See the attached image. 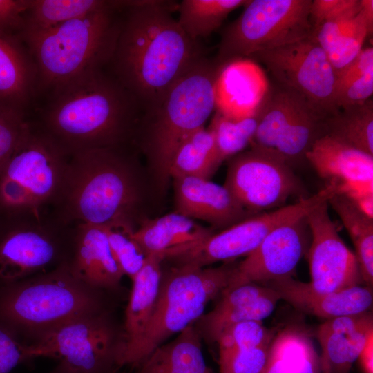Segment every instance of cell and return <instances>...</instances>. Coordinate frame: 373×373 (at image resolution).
<instances>
[{
    "label": "cell",
    "instance_id": "40",
    "mask_svg": "<svg viewBox=\"0 0 373 373\" xmlns=\"http://www.w3.org/2000/svg\"><path fill=\"white\" fill-rule=\"evenodd\" d=\"M373 93V69L338 83L335 102L338 109L364 103Z\"/></svg>",
    "mask_w": 373,
    "mask_h": 373
},
{
    "label": "cell",
    "instance_id": "22",
    "mask_svg": "<svg viewBox=\"0 0 373 373\" xmlns=\"http://www.w3.org/2000/svg\"><path fill=\"white\" fill-rule=\"evenodd\" d=\"M306 162L336 191L353 182L373 181V155L330 135L314 142L306 154Z\"/></svg>",
    "mask_w": 373,
    "mask_h": 373
},
{
    "label": "cell",
    "instance_id": "15",
    "mask_svg": "<svg viewBox=\"0 0 373 373\" xmlns=\"http://www.w3.org/2000/svg\"><path fill=\"white\" fill-rule=\"evenodd\" d=\"M328 206L324 202L307 216L311 233L309 283L320 292L340 291L363 283L356 256L341 238Z\"/></svg>",
    "mask_w": 373,
    "mask_h": 373
},
{
    "label": "cell",
    "instance_id": "37",
    "mask_svg": "<svg viewBox=\"0 0 373 373\" xmlns=\"http://www.w3.org/2000/svg\"><path fill=\"white\" fill-rule=\"evenodd\" d=\"M276 332L265 327L262 321H243L224 329L216 343L219 353L253 348L271 343Z\"/></svg>",
    "mask_w": 373,
    "mask_h": 373
},
{
    "label": "cell",
    "instance_id": "11",
    "mask_svg": "<svg viewBox=\"0 0 373 373\" xmlns=\"http://www.w3.org/2000/svg\"><path fill=\"white\" fill-rule=\"evenodd\" d=\"M229 160L224 186L247 210L260 213L308 197L293 168L275 150L251 144Z\"/></svg>",
    "mask_w": 373,
    "mask_h": 373
},
{
    "label": "cell",
    "instance_id": "4",
    "mask_svg": "<svg viewBox=\"0 0 373 373\" xmlns=\"http://www.w3.org/2000/svg\"><path fill=\"white\" fill-rule=\"evenodd\" d=\"M114 294L82 281L65 263L1 283L0 321L30 344L73 320L113 311Z\"/></svg>",
    "mask_w": 373,
    "mask_h": 373
},
{
    "label": "cell",
    "instance_id": "38",
    "mask_svg": "<svg viewBox=\"0 0 373 373\" xmlns=\"http://www.w3.org/2000/svg\"><path fill=\"white\" fill-rule=\"evenodd\" d=\"M29 122L23 110L0 106V177Z\"/></svg>",
    "mask_w": 373,
    "mask_h": 373
},
{
    "label": "cell",
    "instance_id": "29",
    "mask_svg": "<svg viewBox=\"0 0 373 373\" xmlns=\"http://www.w3.org/2000/svg\"><path fill=\"white\" fill-rule=\"evenodd\" d=\"M119 1L31 0L21 35L45 30L90 13L117 7Z\"/></svg>",
    "mask_w": 373,
    "mask_h": 373
},
{
    "label": "cell",
    "instance_id": "19",
    "mask_svg": "<svg viewBox=\"0 0 373 373\" xmlns=\"http://www.w3.org/2000/svg\"><path fill=\"white\" fill-rule=\"evenodd\" d=\"M68 265L82 281L113 294L124 276L110 247L104 226L77 223Z\"/></svg>",
    "mask_w": 373,
    "mask_h": 373
},
{
    "label": "cell",
    "instance_id": "45",
    "mask_svg": "<svg viewBox=\"0 0 373 373\" xmlns=\"http://www.w3.org/2000/svg\"><path fill=\"white\" fill-rule=\"evenodd\" d=\"M361 9L360 12L365 21L369 36L372 35L373 32V1L372 0H360Z\"/></svg>",
    "mask_w": 373,
    "mask_h": 373
},
{
    "label": "cell",
    "instance_id": "30",
    "mask_svg": "<svg viewBox=\"0 0 373 373\" xmlns=\"http://www.w3.org/2000/svg\"><path fill=\"white\" fill-rule=\"evenodd\" d=\"M219 166L214 135L209 128L202 126L188 135L175 150L169 166V176L209 180Z\"/></svg>",
    "mask_w": 373,
    "mask_h": 373
},
{
    "label": "cell",
    "instance_id": "7",
    "mask_svg": "<svg viewBox=\"0 0 373 373\" xmlns=\"http://www.w3.org/2000/svg\"><path fill=\"white\" fill-rule=\"evenodd\" d=\"M238 264L217 267L171 266L162 270L159 293L145 331L124 354L122 366L136 367L172 335L194 323L207 305L236 283Z\"/></svg>",
    "mask_w": 373,
    "mask_h": 373
},
{
    "label": "cell",
    "instance_id": "16",
    "mask_svg": "<svg viewBox=\"0 0 373 373\" xmlns=\"http://www.w3.org/2000/svg\"><path fill=\"white\" fill-rule=\"evenodd\" d=\"M307 216L276 227L253 252L238 263L236 285L249 282L261 284L293 276L311 242Z\"/></svg>",
    "mask_w": 373,
    "mask_h": 373
},
{
    "label": "cell",
    "instance_id": "33",
    "mask_svg": "<svg viewBox=\"0 0 373 373\" xmlns=\"http://www.w3.org/2000/svg\"><path fill=\"white\" fill-rule=\"evenodd\" d=\"M280 298L272 289L267 295L249 304L224 310L212 309L203 314L193 325L202 340L208 343H216L227 327L247 321H262L273 312Z\"/></svg>",
    "mask_w": 373,
    "mask_h": 373
},
{
    "label": "cell",
    "instance_id": "36",
    "mask_svg": "<svg viewBox=\"0 0 373 373\" xmlns=\"http://www.w3.org/2000/svg\"><path fill=\"white\" fill-rule=\"evenodd\" d=\"M115 260L124 276L132 279L143 267L146 256L133 237L134 223L117 220L104 226Z\"/></svg>",
    "mask_w": 373,
    "mask_h": 373
},
{
    "label": "cell",
    "instance_id": "27",
    "mask_svg": "<svg viewBox=\"0 0 373 373\" xmlns=\"http://www.w3.org/2000/svg\"><path fill=\"white\" fill-rule=\"evenodd\" d=\"M262 373H321V360L308 332L296 325L277 332Z\"/></svg>",
    "mask_w": 373,
    "mask_h": 373
},
{
    "label": "cell",
    "instance_id": "3",
    "mask_svg": "<svg viewBox=\"0 0 373 373\" xmlns=\"http://www.w3.org/2000/svg\"><path fill=\"white\" fill-rule=\"evenodd\" d=\"M128 146L90 149L70 156L59 197L52 207L66 223L104 226L135 223L144 186Z\"/></svg>",
    "mask_w": 373,
    "mask_h": 373
},
{
    "label": "cell",
    "instance_id": "32",
    "mask_svg": "<svg viewBox=\"0 0 373 373\" xmlns=\"http://www.w3.org/2000/svg\"><path fill=\"white\" fill-rule=\"evenodd\" d=\"M245 0H183L179 3L178 24L192 39L199 41L216 31L227 15L245 6Z\"/></svg>",
    "mask_w": 373,
    "mask_h": 373
},
{
    "label": "cell",
    "instance_id": "5",
    "mask_svg": "<svg viewBox=\"0 0 373 373\" xmlns=\"http://www.w3.org/2000/svg\"><path fill=\"white\" fill-rule=\"evenodd\" d=\"M225 64L201 57L173 84L155 109L143 114L134 142L145 154L158 188H165L170 179L169 166L178 146L204 126L216 108V84Z\"/></svg>",
    "mask_w": 373,
    "mask_h": 373
},
{
    "label": "cell",
    "instance_id": "23",
    "mask_svg": "<svg viewBox=\"0 0 373 373\" xmlns=\"http://www.w3.org/2000/svg\"><path fill=\"white\" fill-rule=\"evenodd\" d=\"M28 52L12 34L0 30V106L23 110L30 99L38 77Z\"/></svg>",
    "mask_w": 373,
    "mask_h": 373
},
{
    "label": "cell",
    "instance_id": "28",
    "mask_svg": "<svg viewBox=\"0 0 373 373\" xmlns=\"http://www.w3.org/2000/svg\"><path fill=\"white\" fill-rule=\"evenodd\" d=\"M311 37L325 52L337 73L358 56L369 35L359 12L353 17L323 23L312 29Z\"/></svg>",
    "mask_w": 373,
    "mask_h": 373
},
{
    "label": "cell",
    "instance_id": "34",
    "mask_svg": "<svg viewBox=\"0 0 373 373\" xmlns=\"http://www.w3.org/2000/svg\"><path fill=\"white\" fill-rule=\"evenodd\" d=\"M326 135L373 155V102L341 108L325 119Z\"/></svg>",
    "mask_w": 373,
    "mask_h": 373
},
{
    "label": "cell",
    "instance_id": "14",
    "mask_svg": "<svg viewBox=\"0 0 373 373\" xmlns=\"http://www.w3.org/2000/svg\"><path fill=\"white\" fill-rule=\"evenodd\" d=\"M285 221V213L280 209L260 213L201 240L169 249L162 254L163 261L172 266L207 267L246 257Z\"/></svg>",
    "mask_w": 373,
    "mask_h": 373
},
{
    "label": "cell",
    "instance_id": "1",
    "mask_svg": "<svg viewBox=\"0 0 373 373\" xmlns=\"http://www.w3.org/2000/svg\"><path fill=\"white\" fill-rule=\"evenodd\" d=\"M124 15L108 64L144 111L155 109L173 84L204 57L173 16L174 1H122Z\"/></svg>",
    "mask_w": 373,
    "mask_h": 373
},
{
    "label": "cell",
    "instance_id": "12",
    "mask_svg": "<svg viewBox=\"0 0 373 373\" xmlns=\"http://www.w3.org/2000/svg\"><path fill=\"white\" fill-rule=\"evenodd\" d=\"M248 59L262 63L278 84L300 94L325 119L339 111L335 102L336 71L311 36Z\"/></svg>",
    "mask_w": 373,
    "mask_h": 373
},
{
    "label": "cell",
    "instance_id": "9",
    "mask_svg": "<svg viewBox=\"0 0 373 373\" xmlns=\"http://www.w3.org/2000/svg\"><path fill=\"white\" fill-rule=\"evenodd\" d=\"M123 326L113 311L68 322L28 344L31 360L48 357L70 373H115L122 367L125 349Z\"/></svg>",
    "mask_w": 373,
    "mask_h": 373
},
{
    "label": "cell",
    "instance_id": "8",
    "mask_svg": "<svg viewBox=\"0 0 373 373\" xmlns=\"http://www.w3.org/2000/svg\"><path fill=\"white\" fill-rule=\"evenodd\" d=\"M0 284L20 280L68 263L75 224L51 207L0 213Z\"/></svg>",
    "mask_w": 373,
    "mask_h": 373
},
{
    "label": "cell",
    "instance_id": "46",
    "mask_svg": "<svg viewBox=\"0 0 373 373\" xmlns=\"http://www.w3.org/2000/svg\"><path fill=\"white\" fill-rule=\"evenodd\" d=\"M51 373H70L69 372H67L66 370H64L61 368H59V367H56L52 371Z\"/></svg>",
    "mask_w": 373,
    "mask_h": 373
},
{
    "label": "cell",
    "instance_id": "43",
    "mask_svg": "<svg viewBox=\"0 0 373 373\" xmlns=\"http://www.w3.org/2000/svg\"><path fill=\"white\" fill-rule=\"evenodd\" d=\"M31 0H0V30L21 31Z\"/></svg>",
    "mask_w": 373,
    "mask_h": 373
},
{
    "label": "cell",
    "instance_id": "44",
    "mask_svg": "<svg viewBox=\"0 0 373 373\" xmlns=\"http://www.w3.org/2000/svg\"><path fill=\"white\" fill-rule=\"evenodd\" d=\"M358 359L363 373H373V335L368 338Z\"/></svg>",
    "mask_w": 373,
    "mask_h": 373
},
{
    "label": "cell",
    "instance_id": "31",
    "mask_svg": "<svg viewBox=\"0 0 373 373\" xmlns=\"http://www.w3.org/2000/svg\"><path fill=\"white\" fill-rule=\"evenodd\" d=\"M346 229L355 248L363 282L373 284V218L363 213L345 196L335 193L328 200Z\"/></svg>",
    "mask_w": 373,
    "mask_h": 373
},
{
    "label": "cell",
    "instance_id": "10",
    "mask_svg": "<svg viewBox=\"0 0 373 373\" xmlns=\"http://www.w3.org/2000/svg\"><path fill=\"white\" fill-rule=\"evenodd\" d=\"M312 0L247 1L223 31L215 59L220 64L247 58L312 35Z\"/></svg>",
    "mask_w": 373,
    "mask_h": 373
},
{
    "label": "cell",
    "instance_id": "35",
    "mask_svg": "<svg viewBox=\"0 0 373 373\" xmlns=\"http://www.w3.org/2000/svg\"><path fill=\"white\" fill-rule=\"evenodd\" d=\"M261 107L262 105L254 115L240 119L229 118L216 110L208 128L214 135L220 165L251 145L258 127Z\"/></svg>",
    "mask_w": 373,
    "mask_h": 373
},
{
    "label": "cell",
    "instance_id": "42",
    "mask_svg": "<svg viewBox=\"0 0 373 373\" xmlns=\"http://www.w3.org/2000/svg\"><path fill=\"white\" fill-rule=\"evenodd\" d=\"M30 361L28 344L0 321V373H10L17 365Z\"/></svg>",
    "mask_w": 373,
    "mask_h": 373
},
{
    "label": "cell",
    "instance_id": "41",
    "mask_svg": "<svg viewBox=\"0 0 373 373\" xmlns=\"http://www.w3.org/2000/svg\"><path fill=\"white\" fill-rule=\"evenodd\" d=\"M360 9V0H312L310 23L314 29L327 21L353 17Z\"/></svg>",
    "mask_w": 373,
    "mask_h": 373
},
{
    "label": "cell",
    "instance_id": "13",
    "mask_svg": "<svg viewBox=\"0 0 373 373\" xmlns=\"http://www.w3.org/2000/svg\"><path fill=\"white\" fill-rule=\"evenodd\" d=\"M70 158L37 124L29 122L1 176L26 187L37 207H52L59 197Z\"/></svg>",
    "mask_w": 373,
    "mask_h": 373
},
{
    "label": "cell",
    "instance_id": "24",
    "mask_svg": "<svg viewBox=\"0 0 373 373\" xmlns=\"http://www.w3.org/2000/svg\"><path fill=\"white\" fill-rule=\"evenodd\" d=\"M162 262L161 254L148 255L142 269L131 279L133 286L122 325L126 341L124 354L145 331L159 293Z\"/></svg>",
    "mask_w": 373,
    "mask_h": 373
},
{
    "label": "cell",
    "instance_id": "6",
    "mask_svg": "<svg viewBox=\"0 0 373 373\" xmlns=\"http://www.w3.org/2000/svg\"><path fill=\"white\" fill-rule=\"evenodd\" d=\"M121 9L119 5L21 35L35 64L40 85L52 88L108 64L119 32L117 12Z\"/></svg>",
    "mask_w": 373,
    "mask_h": 373
},
{
    "label": "cell",
    "instance_id": "2",
    "mask_svg": "<svg viewBox=\"0 0 373 373\" xmlns=\"http://www.w3.org/2000/svg\"><path fill=\"white\" fill-rule=\"evenodd\" d=\"M102 69L52 88L37 123L70 156L134 142L144 111L131 93Z\"/></svg>",
    "mask_w": 373,
    "mask_h": 373
},
{
    "label": "cell",
    "instance_id": "26",
    "mask_svg": "<svg viewBox=\"0 0 373 373\" xmlns=\"http://www.w3.org/2000/svg\"><path fill=\"white\" fill-rule=\"evenodd\" d=\"M213 233L212 228L205 227L175 211L143 220L135 228L133 237L147 256L201 240Z\"/></svg>",
    "mask_w": 373,
    "mask_h": 373
},
{
    "label": "cell",
    "instance_id": "39",
    "mask_svg": "<svg viewBox=\"0 0 373 373\" xmlns=\"http://www.w3.org/2000/svg\"><path fill=\"white\" fill-rule=\"evenodd\" d=\"M270 344L220 352V373H262L267 363Z\"/></svg>",
    "mask_w": 373,
    "mask_h": 373
},
{
    "label": "cell",
    "instance_id": "25",
    "mask_svg": "<svg viewBox=\"0 0 373 373\" xmlns=\"http://www.w3.org/2000/svg\"><path fill=\"white\" fill-rule=\"evenodd\" d=\"M136 367L135 373H213L206 365L202 338L193 323L155 348Z\"/></svg>",
    "mask_w": 373,
    "mask_h": 373
},
{
    "label": "cell",
    "instance_id": "17",
    "mask_svg": "<svg viewBox=\"0 0 373 373\" xmlns=\"http://www.w3.org/2000/svg\"><path fill=\"white\" fill-rule=\"evenodd\" d=\"M175 211L223 230L256 214L244 208L224 186L208 179L172 178Z\"/></svg>",
    "mask_w": 373,
    "mask_h": 373
},
{
    "label": "cell",
    "instance_id": "21",
    "mask_svg": "<svg viewBox=\"0 0 373 373\" xmlns=\"http://www.w3.org/2000/svg\"><path fill=\"white\" fill-rule=\"evenodd\" d=\"M372 335V311L327 319L317 331L322 348L320 359L327 365L330 373H350Z\"/></svg>",
    "mask_w": 373,
    "mask_h": 373
},
{
    "label": "cell",
    "instance_id": "18",
    "mask_svg": "<svg viewBox=\"0 0 373 373\" xmlns=\"http://www.w3.org/2000/svg\"><path fill=\"white\" fill-rule=\"evenodd\" d=\"M299 311L329 319L361 314L372 308V287L356 285L336 292H320L293 276L261 283Z\"/></svg>",
    "mask_w": 373,
    "mask_h": 373
},
{
    "label": "cell",
    "instance_id": "20",
    "mask_svg": "<svg viewBox=\"0 0 373 373\" xmlns=\"http://www.w3.org/2000/svg\"><path fill=\"white\" fill-rule=\"evenodd\" d=\"M269 89L265 73L251 59L227 62L216 84V110L233 119L251 116L260 109Z\"/></svg>",
    "mask_w": 373,
    "mask_h": 373
}]
</instances>
